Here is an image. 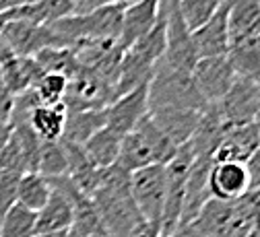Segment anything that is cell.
<instances>
[{"mask_svg": "<svg viewBox=\"0 0 260 237\" xmlns=\"http://www.w3.org/2000/svg\"><path fill=\"white\" fill-rule=\"evenodd\" d=\"M91 200L100 215L106 237H128L143 221L130 194V174L118 165L106 169L104 182Z\"/></svg>", "mask_w": 260, "mask_h": 237, "instance_id": "cell-1", "label": "cell"}, {"mask_svg": "<svg viewBox=\"0 0 260 237\" xmlns=\"http://www.w3.org/2000/svg\"><path fill=\"white\" fill-rule=\"evenodd\" d=\"M176 147L157 130L149 114L122 137L120 155L116 165L122 167L124 172L133 174L137 169L149 167V165H168L174 155Z\"/></svg>", "mask_w": 260, "mask_h": 237, "instance_id": "cell-2", "label": "cell"}, {"mask_svg": "<svg viewBox=\"0 0 260 237\" xmlns=\"http://www.w3.org/2000/svg\"><path fill=\"white\" fill-rule=\"evenodd\" d=\"M147 104H149V112L164 110V108L199 110V112L207 110L205 99L201 97L197 85L192 81V75L172 71L159 62L155 66V73H153L151 81H149Z\"/></svg>", "mask_w": 260, "mask_h": 237, "instance_id": "cell-3", "label": "cell"}, {"mask_svg": "<svg viewBox=\"0 0 260 237\" xmlns=\"http://www.w3.org/2000/svg\"><path fill=\"white\" fill-rule=\"evenodd\" d=\"M192 163H194V153L188 143L180 147L174 159L166 165V205H164V215H161V235L174 237L178 231Z\"/></svg>", "mask_w": 260, "mask_h": 237, "instance_id": "cell-4", "label": "cell"}, {"mask_svg": "<svg viewBox=\"0 0 260 237\" xmlns=\"http://www.w3.org/2000/svg\"><path fill=\"white\" fill-rule=\"evenodd\" d=\"M130 194L141 219L161 227L166 205V165H149L130 174Z\"/></svg>", "mask_w": 260, "mask_h": 237, "instance_id": "cell-5", "label": "cell"}, {"mask_svg": "<svg viewBox=\"0 0 260 237\" xmlns=\"http://www.w3.org/2000/svg\"><path fill=\"white\" fill-rule=\"evenodd\" d=\"M199 62L197 50L192 42V31L186 27L180 11L178 0H168V27H166V52L159 64L168 66L172 71L190 73L194 64Z\"/></svg>", "mask_w": 260, "mask_h": 237, "instance_id": "cell-6", "label": "cell"}, {"mask_svg": "<svg viewBox=\"0 0 260 237\" xmlns=\"http://www.w3.org/2000/svg\"><path fill=\"white\" fill-rule=\"evenodd\" d=\"M238 75L227 56L201 58L192 69V81L207 106H215L230 93Z\"/></svg>", "mask_w": 260, "mask_h": 237, "instance_id": "cell-7", "label": "cell"}, {"mask_svg": "<svg viewBox=\"0 0 260 237\" xmlns=\"http://www.w3.org/2000/svg\"><path fill=\"white\" fill-rule=\"evenodd\" d=\"M215 108L219 110L225 126L256 122L260 116V85L238 77L230 93L215 104Z\"/></svg>", "mask_w": 260, "mask_h": 237, "instance_id": "cell-8", "label": "cell"}, {"mask_svg": "<svg viewBox=\"0 0 260 237\" xmlns=\"http://www.w3.org/2000/svg\"><path fill=\"white\" fill-rule=\"evenodd\" d=\"M230 50L258 46L260 36V0H225Z\"/></svg>", "mask_w": 260, "mask_h": 237, "instance_id": "cell-9", "label": "cell"}, {"mask_svg": "<svg viewBox=\"0 0 260 237\" xmlns=\"http://www.w3.org/2000/svg\"><path fill=\"white\" fill-rule=\"evenodd\" d=\"M260 147V130L256 122L240 124V126H225L223 139L215 151V163H248V159Z\"/></svg>", "mask_w": 260, "mask_h": 237, "instance_id": "cell-10", "label": "cell"}, {"mask_svg": "<svg viewBox=\"0 0 260 237\" xmlns=\"http://www.w3.org/2000/svg\"><path fill=\"white\" fill-rule=\"evenodd\" d=\"M250 192V174L244 163H213L209 174V194L217 200L234 202Z\"/></svg>", "mask_w": 260, "mask_h": 237, "instance_id": "cell-11", "label": "cell"}, {"mask_svg": "<svg viewBox=\"0 0 260 237\" xmlns=\"http://www.w3.org/2000/svg\"><path fill=\"white\" fill-rule=\"evenodd\" d=\"M205 112V110H203ZM203 112L199 110H174V108H164V110H153L149 112V118L157 126V130L176 147H184L190 143L192 134L197 132L199 122L203 118Z\"/></svg>", "mask_w": 260, "mask_h": 237, "instance_id": "cell-12", "label": "cell"}, {"mask_svg": "<svg viewBox=\"0 0 260 237\" xmlns=\"http://www.w3.org/2000/svg\"><path fill=\"white\" fill-rule=\"evenodd\" d=\"M147 89H149V85H143L135 91L114 99L106 108V126L120 134H126L133 130L149 114Z\"/></svg>", "mask_w": 260, "mask_h": 237, "instance_id": "cell-13", "label": "cell"}, {"mask_svg": "<svg viewBox=\"0 0 260 237\" xmlns=\"http://www.w3.org/2000/svg\"><path fill=\"white\" fill-rule=\"evenodd\" d=\"M0 73L13 97L34 89L36 83L46 75L34 56H17L0 48Z\"/></svg>", "mask_w": 260, "mask_h": 237, "instance_id": "cell-14", "label": "cell"}, {"mask_svg": "<svg viewBox=\"0 0 260 237\" xmlns=\"http://www.w3.org/2000/svg\"><path fill=\"white\" fill-rule=\"evenodd\" d=\"M192 42L201 58H217L227 56L230 52V29H227V5L223 7L199 29L192 31Z\"/></svg>", "mask_w": 260, "mask_h": 237, "instance_id": "cell-15", "label": "cell"}, {"mask_svg": "<svg viewBox=\"0 0 260 237\" xmlns=\"http://www.w3.org/2000/svg\"><path fill=\"white\" fill-rule=\"evenodd\" d=\"M236 207H238V200L227 202V200L209 198L205 202V207L201 209V213L197 215V219L190 223L188 231L197 233L201 237H227L234 225Z\"/></svg>", "mask_w": 260, "mask_h": 237, "instance_id": "cell-16", "label": "cell"}, {"mask_svg": "<svg viewBox=\"0 0 260 237\" xmlns=\"http://www.w3.org/2000/svg\"><path fill=\"white\" fill-rule=\"evenodd\" d=\"M161 0H137L122 13V31H120V46L126 50L157 23Z\"/></svg>", "mask_w": 260, "mask_h": 237, "instance_id": "cell-17", "label": "cell"}, {"mask_svg": "<svg viewBox=\"0 0 260 237\" xmlns=\"http://www.w3.org/2000/svg\"><path fill=\"white\" fill-rule=\"evenodd\" d=\"M73 229V207L60 192L52 190L42 211L36 213V235L64 233Z\"/></svg>", "mask_w": 260, "mask_h": 237, "instance_id": "cell-18", "label": "cell"}, {"mask_svg": "<svg viewBox=\"0 0 260 237\" xmlns=\"http://www.w3.org/2000/svg\"><path fill=\"white\" fill-rule=\"evenodd\" d=\"M67 106L56 104V106H38L29 114V128L38 137L40 143H56L62 139L64 126H67Z\"/></svg>", "mask_w": 260, "mask_h": 237, "instance_id": "cell-19", "label": "cell"}, {"mask_svg": "<svg viewBox=\"0 0 260 237\" xmlns=\"http://www.w3.org/2000/svg\"><path fill=\"white\" fill-rule=\"evenodd\" d=\"M122 137L124 134L104 126L102 130H97L93 137L83 145L85 157L89 159V163H93L95 167H100V169H108V167L116 165L118 155H120Z\"/></svg>", "mask_w": 260, "mask_h": 237, "instance_id": "cell-20", "label": "cell"}, {"mask_svg": "<svg viewBox=\"0 0 260 237\" xmlns=\"http://www.w3.org/2000/svg\"><path fill=\"white\" fill-rule=\"evenodd\" d=\"M106 126V108L102 110H83L71 112L67 116V126H64L62 141H69L75 145H85L97 130Z\"/></svg>", "mask_w": 260, "mask_h": 237, "instance_id": "cell-21", "label": "cell"}, {"mask_svg": "<svg viewBox=\"0 0 260 237\" xmlns=\"http://www.w3.org/2000/svg\"><path fill=\"white\" fill-rule=\"evenodd\" d=\"M50 194H52V186L48 178H44L42 174H23L17 190V205L25 207L31 213H38L44 209Z\"/></svg>", "mask_w": 260, "mask_h": 237, "instance_id": "cell-22", "label": "cell"}, {"mask_svg": "<svg viewBox=\"0 0 260 237\" xmlns=\"http://www.w3.org/2000/svg\"><path fill=\"white\" fill-rule=\"evenodd\" d=\"M36 235V213L15 205L0 217V237H34Z\"/></svg>", "mask_w": 260, "mask_h": 237, "instance_id": "cell-23", "label": "cell"}, {"mask_svg": "<svg viewBox=\"0 0 260 237\" xmlns=\"http://www.w3.org/2000/svg\"><path fill=\"white\" fill-rule=\"evenodd\" d=\"M38 174H42L44 178L69 176V159H67V153H64V147L60 141L40 145Z\"/></svg>", "mask_w": 260, "mask_h": 237, "instance_id": "cell-24", "label": "cell"}, {"mask_svg": "<svg viewBox=\"0 0 260 237\" xmlns=\"http://www.w3.org/2000/svg\"><path fill=\"white\" fill-rule=\"evenodd\" d=\"M225 0H178V11L190 31L205 25L221 7Z\"/></svg>", "mask_w": 260, "mask_h": 237, "instance_id": "cell-25", "label": "cell"}, {"mask_svg": "<svg viewBox=\"0 0 260 237\" xmlns=\"http://www.w3.org/2000/svg\"><path fill=\"white\" fill-rule=\"evenodd\" d=\"M67 89H69V77L58 73H46L34 87L42 106L62 104L64 97H67Z\"/></svg>", "mask_w": 260, "mask_h": 237, "instance_id": "cell-26", "label": "cell"}, {"mask_svg": "<svg viewBox=\"0 0 260 237\" xmlns=\"http://www.w3.org/2000/svg\"><path fill=\"white\" fill-rule=\"evenodd\" d=\"M19 180H21V174L3 172V169H0V217L17 202Z\"/></svg>", "mask_w": 260, "mask_h": 237, "instance_id": "cell-27", "label": "cell"}, {"mask_svg": "<svg viewBox=\"0 0 260 237\" xmlns=\"http://www.w3.org/2000/svg\"><path fill=\"white\" fill-rule=\"evenodd\" d=\"M13 104H15V97L11 95V91L3 79V73H0V124H11Z\"/></svg>", "mask_w": 260, "mask_h": 237, "instance_id": "cell-28", "label": "cell"}, {"mask_svg": "<svg viewBox=\"0 0 260 237\" xmlns=\"http://www.w3.org/2000/svg\"><path fill=\"white\" fill-rule=\"evenodd\" d=\"M246 167H248V174H250V192L252 190H260V147L248 159Z\"/></svg>", "mask_w": 260, "mask_h": 237, "instance_id": "cell-29", "label": "cell"}, {"mask_svg": "<svg viewBox=\"0 0 260 237\" xmlns=\"http://www.w3.org/2000/svg\"><path fill=\"white\" fill-rule=\"evenodd\" d=\"M44 0H0V13L9 11V9H17V7H29V5H38Z\"/></svg>", "mask_w": 260, "mask_h": 237, "instance_id": "cell-30", "label": "cell"}, {"mask_svg": "<svg viewBox=\"0 0 260 237\" xmlns=\"http://www.w3.org/2000/svg\"><path fill=\"white\" fill-rule=\"evenodd\" d=\"M11 132H13V126L11 124H0V151H3V147L11 139Z\"/></svg>", "mask_w": 260, "mask_h": 237, "instance_id": "cell-31", "label": "cell"}, {"mask_svg": "<svg viewBox=\"0 0 260 237\" xmlns=\"http://www.w3.org/2000/svg\"><path fill=\"white\" fill-rule=\"evenodd\" d=\"M71 231H64V233H44V235H34V237H69Z\"/></svg>", "mask_w": 260, "mask_h": 237, "instance_id": "cell-32", "label": "cell"}, {"mask_svg": "<svg viewBox=\"0 0 260 237\" xmlns=\"http://www.w3.org/2000/svg\"><path fill=\"white\" fill-rule=\"evenodd\" d=\"M174 237H201V235H197V233H192V231H188V229H184V231H180V233H176Z\"/></svg>", "mask_w": 260, "mask_h": 237, "instance_id": "cell-33", "label": "cell"}, {"mask_svg": "<svg viewBox=\"0 0 260 237\" xmlns=\"http://www.w3.org/2000/svg\"><path fill=\"white\" fill-rule=\"evenodd\" d=\"M137 3V0H114V5H120V7H130V5H135Z\"/></svg>", "mask_w": 260, "mask_h": 237, "instance_id": "cell-34", "label": "cell"}, {"mask_svg": "<svg viewBox=\"0 0 260 237\" xmlns=\"http://www.w3.org/2000/svg\"><path fill=\"white\" fill-rule=\"evenodd\" d=\"M69 237H81V235H77L75 231H71V233H69Z\"/></svg>", "mask_w": 260, "mask_h": 237, "instance_id": "cell-35", "label": "cell"}, {"mask_svg": "<svg viewBox=\"0 0 260 237\" xmlns=\"http://www.w3.org/2000/svg\"><path fill=\"white\" fill-rule=\"evenodd\" d=\"M159 237H170V235H159Z\"/></svg>", "mask_w": 260, "mask_h": 237, "instance_id": "cell-36", "label": "cell"}, {"mask_svg": "<svg viewBox=\"0 0 260 237\" xmlns=\"http://www.w3.org/2000/svg\"><path fill=\"white\" fill-rule=\"evenodd\" d=\"M258 44H260V36H258Z\"/></svg>", "mask_w": 260, "mask_h": 237, "instance_id": "cell-37", "label": "cell"}, {"mask_svg": "<svg viewBox=\"0 0 260 237\" xmlns=\"http://www.w3.org/2000/svg\"><path fill=\"white\" fill-rule=\"evenodd\" d=\"M73 3H77V0H73Z\"/></svg>", "mask_w": 260, "mask_h": 237, "instance_id": "cell-38", "label": "cell"}]
</instances>
